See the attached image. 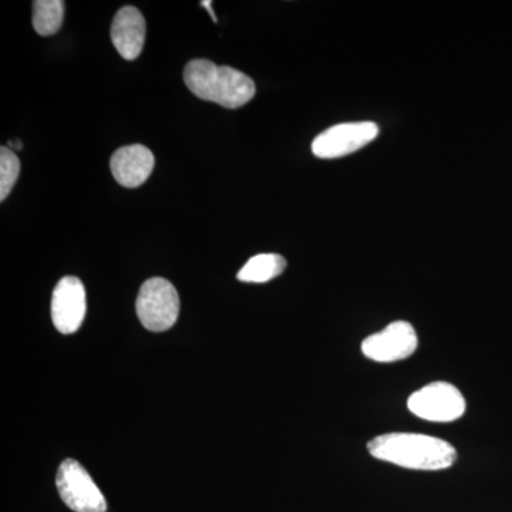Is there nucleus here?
Here are the masks:
<instances>
[{
	"mask_svg": "<svg viewBox=\"0 0 512 512\" xmlns=\"http://www.w3.org/2000/svg\"><path fill=\"white\" fill-rule=\"evenodd\" d=\"M370 456L409 470L440 471L456 463L448 441L419 433H387L367 443Z\"/></svg>",
	"mask_w": 512,
	"mask_h": 512,
	"instance_id": "1",
	"label": "nucleus"
},
{
	"mask_svg": "<svg viewBox=\"0 0 512 512\" xmlns=\"http://www.w3.org/2000/svg\"><path fill=\"white\" fill-rule=\"evenodd\" d=\"M184 82L198 99L225 109H239L255 96L254 80L234 67L217 66L211 60H191L184 69Z\"/></svg>",
	"mask_w": 512,
	"mask_h": 512,
	"instance_id": "2",
	"label": "nucleus"
},
{
	"mask_svg": "<svg viewBox=\"0 0 512 512\" xmlns=\"http://www.w3.org/2000/svg\"><path fill=\"white\" fill-rule=\"evenodd\" d=\"M136 309L144 328L151 332H164L177 322L180 296L167 279L151 278L144 282L138 292Z\"/></svg>",
	"mask_w": 512,
	"mask_h": 512,
	"instance_id": "3",
	"label": "nucleus"
},
{
	"mask_svg": "<svg viewBox=\"0 0 512 512\" xmlns=\"http://www.w3.org/2000/svg\"><path fill=\"white\" fill-rule=\"evenodd\" d=\"M407 407L419 419L451 423L464 416L467 403L454 384L433 382L414 392L407 400Z\"/></svg>",
	"mask_w": 512,
	"mask_h": 512,
	"instance_id": "4",
	"label": "nucleus"
},
{
	"mask_svg": "<svg viewBox=\"0 0 512 512\" xmlns=\"http://www.w3.org/2000/svg\"><path fill=\"white\" fill-rule=\"evenodd\" d=\"M57 490L64 504L74 512H106L107 503L100 488L76 460L60 464L56 476Z\"/></svg>",
	"mask_w": 512,
	"mask_h": 512,
	"instance_id": "5",
	"label": "nucleus"
},
{
	"mask_svg": "<svg viewBox=\"0 0 512 512\" xmlns=\"http://www.w3.org/2000/svg\"><path fill=\"white\" fill-rule=\"evenodd\" d=\"M419 348V338L412 323L396 320L380 332L367 336L362 352L367 359L377 363H393L409 359Z\"/></svg>",
	"mask_w": 512,
	"mask_h": 512,
	"instance_id": "6",
	"label": "nucleus"
},
{
	"mask_svg": "<svg viewBox=\"0 0 512 512\" xmlns=\"http://www.w3.org/2000/svg\"><path fill=\"white\" fill-rule=\"evenodd\" d=\"M377 134L379 127L372 121L338 124L323 131L313 140L312 151L323 160L349 156L372 143Z\"/></svg>",
	"mask_w": 512,
	"mask_h": 512,
	"instance_id": "7",
	"label": "nucleus"
},
{
	"mask_svg": "<svg viewBox=\"0 0 512 512\" xmlns=\"http://www.w3.org/2000/svg\"><path fill=\"white\" fill-rule=\"evenodd\" d=\"M86 289L76 276H64L52 296V319L63 335H72L82 326L86 316Z\"/></svg>",
	"mask_w": 512,
	"mask_h": 512,
	"instance_id": "8",
	"label": "nucleus"
},
{
	"mask_svg": "<svg viewBox=\"0 0 512 512\" xmlns=\"http://www.w3.org/2000/svg\"><path fill=\"white\" fill-rule=\"evenodd\" d=\"M156 164L154 154L141 144L121 147L110 161L111 173L117 183L126 188H137L150 177Z\"/></svg>",
	"mask_w": 512,
	"mask_h": 512,
	"instance_id": "9",
	"label": "nucleus"
},
{
	"mask_svg": "<svg viewBox=\"0 0 512 512\" xmlns=\"http://www.w3.org/2000/svg\"><path fill=\"white\" fill-rule=\"evenodd\" d=\"M111 42L120 56L136 60L143 52L146 42V19L134 6H124L114 16L111 25Z\"/></svg>",
	"mask_w": 512,
	"mask_h": 512,
	"instance_id": "10",
	"label": "nucleus"
},
{
	"mask_svg": "<svg viewBox=\"0 0 512 512\" xmlns=\"http://www.w3.org/2000/svg\"><path fill=\"white\" fill-rule=\"evenodd\" d=\"M286 261L284 256L278 254H259L242 266L238 272V281L247 284H265L272 281L285 271Z\"/></svg>",
	"mask_w": 512,
	"mask_h": 512,
	"instance_id": "11",
	"label": "nucleus"
},
{
	"mask_svg": "<svg viewBox=\"0 0 512 512\" xmlns=\"http://www.w3.org/2000/svg\"><path fill=\"white\" fill-rule=\"evenodd\" d=\"M64 2L36 0L33 2V28L40 36H52L62 28Z\"/></svg>",
	"mask_w": 512,
	"mask_h": 512,
	"instance_id": "12",
	"label": "nucleus"
},
{
	"mask_svg": "<svg viewBox=\"0 0 512 512\" xmlns=\"http://www.w3.org/2000/svg\"><path fill=\"white\" fill-rule=\"evenodd\" d=\"M20 161L9 147L0 148V201H5L18 181Z\"/></svg>",
	"mask_w": 512,
	"mask_h": 512,
	"instance_id": "13",
	"label": "nucleus"
},
{
	"mask_svg": "<svg viewBox=\"0 0 512 512\" xmlns=\"http://www.w3.org/2000/svg\"><path fill=\"white\" fill-rule=\"evenodd\" d=\"M212 2H201L202 8H205L210 12L212 20H214L215 23L218 22L217 16H215L214 10L211 8Z\"/></svg>",
	"mask_w": 512,
	"mask_h": 512,
	"instance_id": "14",
	"label": "nucleus"
},
{
	"mask_svg": "<svg viewBox=\"0 0 512 512\" xmlns=\"http://www.w3.org/2000/svg\"><path fill=\"white\" fill-rule=\"evenodd\" d=\"M10 147L15 148V150H22V148H23L22 141H20V140H18V141H9V148Z\"/></svg>",
	"mask_w": 512,
	"mask_h": 512,
	"instance_id": "15",
	"label": "nucleus"
}]
</instances>
